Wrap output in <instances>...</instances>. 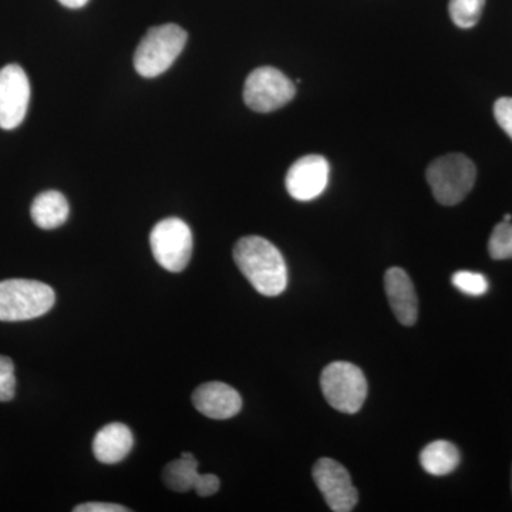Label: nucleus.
<instances>
[{
    "label": "nucleus",
    "instance_id": "2eb2a0df",
    "mask_svg": "<svg viewBox=\"0 0 512 512\" xmlns=\"http://www.w3.org/2000/svg\"><path fill=\"white\" fill-rule=\"evenodd\" d=\"M420 464L431 476H447L460 464V451L450 441H433L421 450Z\"/></svg>",
    "mask_w": 512,
    "mask_h": 512
},
{
    "label": "nucleus",
    "instance_id": "423d86ee",
    "mask_svg": "<svg viewBox=\"0 0 512 512\" xmlns=\"http://www.w3.org/2000/svg\"><path fill=\"white\" fill-rule=\"evenodd\" d=\"M151 251L158 265L170 272H181L190 264L192 231L180 218H165L150 234Z\"/></svg>",
    "mask_w": 512,
    "mask_h": 512
},
{
    "label": "nucleus",
    "instance_id": "7ed1b4c3",
    "mask_svg": "<svg viewBox=\"0 0 512 512\" xmlns=\"http://www.w3.org/2000/svg\"><path fill=\"white\" fill-rule=\"evenodd\" d=\"M56 302L49 285L30 279H6L0 282V320L23 322L46 315Z\"/></svg>",
    "mask_w": 512,
    "mask_h": 512
},
{
    "label": "nucleus",
    "instance_id": "0eeeda50",
    "mask_svg": "<svg viewBox=\"0 0 512 512\" xmlns=\"http://www.w3.org/2000/svg\"><path fill=\"white\" fill-rule=\"evenodd\" d=\"M296 94L295 84L281 70L259 67L249 74L244 87V100L256 113L282 109Z\"/></svg>",
    "mask_w": 512,
    "mask_h": 512
},
{
    "label": "nucleus",
    "instance_id": "9d476101",
    "mask_svg": "<svg viewBox=\"0 0 512 512\" xmlns=\"http://www.w3.org/2000/svg\"><path fill=\"white\" fill-rule=\"evenodd\" d=\"M328 160L318 154L299 158L286 174L285 185L296 201H312L323 194L329 183Z\"/></svg>",
    "mask_w": 512,
    "mask_h": 512
},
{
    "label": "nucleus",
    "instance_id": "dca6fc26",
    "mask_svg": "<svg viewBox=\"0 0 512 512\" xmlns=\"http://www.w3.org/2000/svg\"><path fill=\"white\" fill-rule=\"evenodd\" d=\"M198 476V461L191 453L181 454V458L171 461L163 470L165 487L175 493H187L192 490Z\"/></svg>",
    "mask_w": 512,
    "mask_h": 512
},
{
    "label": "nucleus",
    "instance_id": "1a4fd4ad",
    "mask_svg": "<svg viewBox=\"0 0 512 512\" xmlns=\"http://www.w3.org/2000/svg\"><path fill=\"white\" fill-rule=\"evenodd\" d=\"M30 103L28 74L19 64L0 69V128L13 130L25 120Z\"/></svg>",
    "mask_w": 512,
    "mask_h": 512
},
{
    "label": "nucleus",
    "instance_id": "9b49d317",
    "mask_svg": "<svg viewBox=\"0 0 512 512\" xmlns=\"http://www.w3.org/2000/svg\"><path fill=\"white\" fill-rule=\"evenodd\" d=\"M192 404L198 412L214 420L232 419L242 409V399L237 390L222 382L201 384L192 393Z\"/></svg>",
    "mask_w": 512,
    "mask_h": 512
},
{
    "label": "nucleus",
    "instance_id": "b1692460",
    "mask_svg": "<svg viewBox=\"0 0 512 512\" xmlns=\"http://www.w3.org/2000/svg\"><path fill=\"white\" fill-rule=\"evenodd\" d=\"M59 2L62 3L63 6H66V8L79 9L86 6L89 0H59Z\"/></svg>",
    "mask_w": 512,
    "mask_h": 512
},
{
    "label": "nucleus",
    "instance_id": "4be33fe9",
    "mask_svg": "<svg viewBox=\"0 0 512 512\" xmlns=\"http://www.w3.org/2000/svg\"><path fill=\"white\" fill-rule=\"evenodd\" d=\"M221 481L220 478L214 476V474H200L195 480L194 488L200 497H211L220 490Z\"/></svg>",
    "mask_w": 512,
    "mask_h": 512
},
{
    "label": "nucleus",
    "instance_id": "f257e3e1",
    "mask_svg": "<svg viewBox=\"0 0 512 512\" xmlns=\"http://www.w3.org/2000/svg\"><path fill=\"white\" fill-rule=\"evenodd\" d=\"M234 259L239 271L261 295L278 296L288 286L284 256L268 239L255 235L239 239Z\"/></svg>",
    "mask_w": 512,
    "mask_h": 512
},
{
    "label": "nucleus",
    "instance_id": "6ab92c4d",
    "mask_svg": "<svg viewBox=\"0 0 512 512\" xmlns=\"http://www.w3.org/2000/svg\"><path fill=\"white\" fill-rule=\"evenodd\" d=\"M453 285L470 296H481L488 291V281L477 272L460 271L453 275Z\"/></svg>",
    "mask_w": 512,
    "mask_h": 512
},
{
    "label": "nucleus",
    "instance_id": "f3484780",
    "mask_svg": "<svg viewBox=\"0 0 512 512\" xmlns=\"http://www.w3.org/2000/svg\"><path fill=\"white\" fill-rule=\"evenodd\" d=\"M484 5L485 0H450L448 10L458 28L471 29L480 20Z\"/></svg>",
    "mask_w": 512,
    "mask_h": 512
},
{
    "label": "nucleus",
    "instance_id": "5701e85b",
    "mask_svg": "<svg viewBox=\"0 0 512 512\" xmlns=\"http://www.w3.org/2000/svg\"><path fill=\"white\" fill-rule=\"evenodd\" d=\"M74 512H128V508L119 504L110 503H87L80 504L73 508Z\"/></svg>",
    "mask_w": 512,
    "mask_h": 512
},
{
    "label": "nucleus",
    "instance_id": "4468645a",
    "mask_svg": "<svg viewBox=\"0 0 512 512\" xmlns=\"http://www.w3.org/2000/svg\"><path fill=\"white\" fill-rule=\"evenodd\" d=\"M70 214L69 202L59 191H45L37 195L30 208V215L37 227L56 229L62 227Z\"/></svg>",
    "mask_w": 512,
    "mask_h": 512
},
{
    "label": "nucleus",
    "instance_id": "ddd939ff",
    "mask_svg": "<svg viewBox=\"0 0 512 512\" xmlns=\"http://www.w3.org/2000/svg\"><path fill=\"white\" fill-rule=\"evenodd\" d=\"M134 436L126 424L111 423L96 434L93 441L94 457L104 464H116L130 454Z\"/></svg>",
    "mask_w": 512,
    "mask_h": 512
},
{
    "label": "nucleus",
    "instance_id": "f03ea898",
    "mask_svg": "<svg viewBox=\"0 0 512 512\" xmlns=\"http://www.w3.org/2000/svg\"><path fill=\"white\" fill-rule=\"evenodd\" d=\"M187 40L188 33L174 23L154 26L141 39L134 53V69L147 79L160 76L173 66Z\"/></svg>",
    "mask_w": 512,
    "mask_h": 512
},
{
    "label": "nucleus",
    "instance_id": "a211bd4d",
    "mask_svg": "<svg viewBox=\"0 0 512 512\" xmlns=\"http://www.w3.org/2000/svg\"><path fill=\"white\" fill-rule=\"evenodd\" d=\"M488 251L491 258L501 261V259L512 258V224L503 221L494 228L488 242Z\"/></svg>",
    "mask_w": 512,
    "mask_h": 512
},
{
    "label": "nucleus",
    "instance_id": "f8f14e48",
    "mask_svg": "<svg viewBox=\"0 0 512 512\" xmlns=\"http://www.w3.org/2000/svg\"><path fill=\"white\" fill-rule=\"evenodd\" d=\"M384 288L396 319L413 326L419 316V299L410 276L402 268H390L384 275Z\"/></svg>",
    "mask_w": 512,
    "mask_h": 512
},
{
    "label": "nucleus",
    "instance_id": "39448f33",
    "mask_svg": "<svg viewBox=\"0 0 512 512\" xmlns=\"http://www.w3.org/2000/svg\"><path fill=\"white\" fill-rule=\"evenodd\" d=\"M320 387L326 402L346 414L362 409L367 397V382L362 370L349 362H333L323 369Z\"/></svg>",
    "mask_w": 512,
    "mask_h": 512
},
{
    "label": "nucleus",
    "instance_id": "aec40b11",
    "mask_svg": "<svg viewBox=\"0 0 512 512\" xmlns=\"http://www.w3.org/2000/svg\"><path fill=\"white\" fill-rule=\"evenodd\" d=\"M15 366L6 356H0V402H10L15 397Z\"/></svg>",
    "mask_w": 512,
    "mask_h": 512
},
{
    "label": "nucleus",
    "instance_id": "393cba45",
    "mask_svg": "<svg viewBox=\"0 0 512 512\" xmlns=\"http://www.w3.org/2000/svg\"><path fill=\"white\" fill-rule=\"evenodd\" d=\"M511 218H512V217H511V215H510V214H507V215H505V217H504V221L511 222Z\"/></svg>",
    "mask_w": 512,
    "mask_h": 512
},
{
    "label": "nucleus",
    "instance_id": "412c9836",
    "mask_svg": "<svg viewBox=\"0 0 512 512\" xmlns=\"http://www.w3.org/2000/svg\"><path fill=\"white\" fill-rule=\"evenodd\" d=\"M494 116L500 127L512 140V97H503L494 104Z\"/></svg>",
    "mask_w": 512,
    "mask_h": 512
},
{
    "label": "nucleus",
    "instance_id": "20e7f679",
    "mask_svg": "<svg viewBox=\"0 0 512 512\" xmlns=\"http://www.w3.org/2000/svg\"><path fill=\"white\" fill-rule=\"evenodd\" d=\"M434 198L441 205H456L464 200L476 184V165L464 154H447L434 160L427 168Z\"/></svg>",
    "mask_w": 512,
    "mask_h": 512
},
{
    "label": "nucleus",
    "instance_id": "6e6552de",
    "mask_svg": "<svg viewBox=\"0 0 512 512\" xmlns=\"http://www.w3.org/2000/svg\"><path fill=\"white\" fill-rule=\"evenodd\" d=\"M313 480L330 510L350 512L355 510L359 493L352 483L349 471L332 458H320L313 467Z\"/></svg>",
    "mask_w": 512,
    "mask_h": 512
}]
</instances>
